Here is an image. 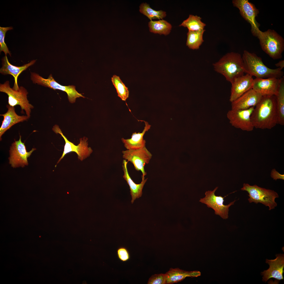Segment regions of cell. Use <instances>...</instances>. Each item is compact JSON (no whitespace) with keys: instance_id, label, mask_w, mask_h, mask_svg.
Masks as SVG:
<instances>
[{"instance_id":"obj_1","label":"cell","mask_w":284,"mask_h":284,"mask_svg":"<svg viewBox=\"0 0 284 284\" xmlns=\"http://www.w3.org/2000/svg\"><path fill=\"white\" fill-rule=\"evenodd\" d=\"M254 128L271 129L278 122V115L275 95L262 96L254 107L251 116Z\"/></svg>"},{"instance_id":"obj_2","label":"cell","mask_w":284,"mask_h":284,"mask_svg":"<svg viewBox=\"0 0 284 284\" xmlns=\"http://www.w3.org/2000/svg\"><path fill=\"white\" fill-rule=\"evenodd\" d=\"M244 73L257 78H281L283 72L279 68H269L263 63L262 58L256 54L247 50L244 51L242 56Z\"/></svg>"},{"instance_id":"obj_3","label":"cell","mask_w":284,"mask_h":284,"mask_svg":"<svg viewBox=\"0 0 284 284\" xmlns=\"http://www.w3.org/2000/svg\"><path fill=\"white\" fill-rule=\"evenodd\" d=\"M213 65L215 70L223 75L231 83L235 78L244 74L242 56L238 53H228Z\"/></svg>"},{"instance_id":"obj_4","label":"cell","mask_w":284,"mask_h":284,"mask_svg":"<svg viewBox=\"0 0 284 284\" xmlns=\"http://www.w3.org/2000/svg\"><path fill=\"white\" fill-rule=\"evenodd\" d=\"M253 35L258 39L262 50L273 59H281L284 50V40L275 31L268 29L264 32L260 29Z\"/></svg>"},{"instance_id":"obj_5","label":"cell","mask_w":284,"mask_h":284,"mask_svg":"<svg viewBox=\"0 0 284 284\" xmlns=\"http://www.w3.org/2000/svg\"><path fill=\"white\" fill-rule=\"evenodd\" d=\"M241 190L247 191L248 194V200L250 203H261L268 206L269 210L274 209L277 204L275 201L279 197L278 194L273 190L259 187L256 185L251 186L248 184H244Z\"/></svg>"},{"instance_id":"obj_6","label":"cell","mask_w":284,"mask_h":284,"mask_svg":"<svg viewBox=\"0 0 284 284\" xmlns=\"http://www.w3.org/2000/svg\"><path fill=\"white\" fill-rule=\"evenodd\" d=\"M0 92L5 93L8 95L9 105L13 107L19 105L22 111L24 110L26 115L30 117L31 109L34 106L28 100V92L24 87L21 86L18 90H15L11 87L9 82L7 81L3 84H0Z\"/></svg>"},{"instance_id":"obj_7","label":"cell","mask_w":284,"mask_h":284,"mask_svg":"<svg viewBox=\"0 0 284 284\" xmlns=\"http://www.w3.org/2000/svg\"><path fill=\"white\" fill-rule=\"evenodd\" d=\"M31 79L34 84H37L54 90L58 89L65 92L68 95L69 101L71 103L75 102L76 98L85 97L82 94L78 93L73 85L64 86L58 83L50 74L47 79H45L36 73L31 72Z\"/></svg>"},{"instance_id":"obj_8","label":"cell","mask_w":284,"mask_h":284,"mask_svg":"<svg viewBox=\"0 0 284 284\" xmlns=\"http://www.w3.org/2000/svg\"><path fill=\"white\" fill-rule=\"evenodd\" d=\"M53 130L56 134H59L63 137L65 142L63 154L57 164L63 158L65 155L72 152H75L77 155L78 158L81 161L85 159L90 155L93 150L88 146V139L84 137L80 139L79 143L77 145L68 140L63 135L58 125H55L52 128Z\"/></svg>"},{"instance_id":"obj_9","label":"cell","mask_w":284,"mask_h":284,"mask_svg":"<svg viewBox=\"0 0 284 284\" xmlns=\"http://www.w3.org/2000/svg\"><path fill=\"white\" fill-rule=\"evenodd\" d=\"M218 187H216L213 191L209 190L205 193V197L201 198L199 201L202 203L206 204L207 207L213 209L215 211V214L219 215L224 219H226L229 217V208L231 205L234 204L236 201L235 200L227 205H225L223 203L225 197L228 195L222 197L221 196H216L215 192L217 189Z\"/></svg>"},{"instance_id":"obj_10","label":"cell","mask_w":284,"mask_h":284,"mask_svg":"<svg viewBox=\"0 0 284 284\" xmlns=\"http://www.w3.org/2000/svg\"><path fill=\"white\" fill-rule=\"evenodd\" d=\"M122 153L123 158L131 163L136 170L141 171V176L146 175L144 167L149 163L152 155L145 146L137 150L123 151Z\"/></svg>"},{"instance_id":"obj_11","label":"cell","mask_w":284,"mask_h":284,"mask_svg":"<svg viewBox=\"0 0 284 284\" xmlns=\"http://www.w3.org/2000/svg\"><path fill=\"white\" fill-rule=\"evenodd\" d=\"M254 107L244 110H229L227 117L229 123L234 127L242 130L251 131L254 128L251 119V116Z\"/></svg>"},{"instance_id":"obj_12","label":"cell","mask_w":284,"mask_h":284,"mask_svg":"<svg viewBox=\"0 0 284 284\" xmlns=\"http://www.w3.org/2000/svg\"><path fill=\"white\" fill-rule=\"evenodd\" d=\"M36 149L35 148H33L29 152H27L24 143L22 142L21 136L20 135L19 140L15 141L10 148V156L9 158V164L13 168L20 166L23 167L27 165V158Z\"/></svg>"},{"instance_id":"obj_13","label":"cell","mask_w":284,"mask_h":284,"mask_svg":"<svg viewBox=\"0 0 284 284\" xmlns=\"http://www.w3.org/2000/svg\"><path fill=\"white\" fill-rule=\"evenodd\" d=\"M232 3L234 6L239 9L242 17L251 25V31L252 34L259 29L260 24L256 19L259 11L254 4L248 0H234Z\"/></svg>"},{"instance_id":"obj_14","label":"cell","mask_w":284,"mask_h":284,"mask_svg":"<svg viewBox=\"0 0 284 284\" xmlns=\"http://www.w3.org/2000/svg\"><path fill=\"white\" fill-rule=\"evenodd\" d=\"M283 77L280 78H256L253 79L252 89L262 96H275Z\"/></svg>"},{"instance_id":"obj_15","label":"cell","mask_w":284,"mask_h":284,"mask_svg":"<svg viewBox=\"0 0 284 284\" xmlns=\"http://www.w3.org/2000/svg\"><path fill=\"white\" fill-rule=\"evenodd\" d=\"M274 260L266 259V262L269 265V268L261 272L263 276L262 281L266 282L269 279L273 278L280 281L283 280V276L284 267L283 254H277Z\"/></svg>"},{"instance_id":"obj_16","label":"cell","mask_w":284,"mask_h":284,"mask_svg":"<svg viewBox=\"0 0 284 284\" xmlns=\"http://www.w3.org/2000/svg\"><path fill=\"white\" fill-rule=\"evenodd\" d=\"M253 79L248 74L235 78L232 84L230 101L231 103L252 89Z\"/></svg>"},{"instance_id":"obj_17","label":"cell","mask_w":284,"mask_h":284,"mask_svg":"<svg viewBox=\"0 0 284 284\" xmlns=\"http://www.w3.org/2000/svg\"><path fill=\"white\" fill-rule=\"evenodd\" d=\"M262 96L251 89L231 102V109L244 110L255 107Z\"/></svg>"},{"instance_id":"obj_18","label":"cell","mask_w":284,"mask_h":284,"mask_svg":"<svg viewBox=\"0 0 284 284\" xmlns=\"http://www.w3.org/2000/svg\"><path fill=\"white\" fill-rule=\"evenodd\" d=\"M2 60V66L0 69V73L3 75L10 74L13 77L14 84L13 88L16 90L19 89L17 83V79L19 75L30 66L33 65L36 61V60H32L22 66L17 67L12 65L9 63L7 55L4 57Z\"/></svg>"},{"instance_id":"obj_19","label":"cell","mask_w":284,"mask_h":284,"mask_svg":"<svg viewBox=\"0 0 284 284\" xmlns=\"http://www.w3.org/2000/svg\"><path fill=\"white\" fill-rule=\"evenodd\" d=\"M8 108L7 112L0 115L3 117V119L0 128V139L1 140V137L5 132L10 129L13 125L16 124L26 121L29 118L27 115H19L15 111L14 107L7 105Z\"/></svg>"},{"instance_id":"obj_20","label":"cell","mask_w":284,"mask_h":284,"mask_svg":"<svg viewBox=\"0 0 284 284\" xmlns=\"http://www.w3.org/2000/svg\"><path fill=\"white\" fill-rule=\"evenodd\" d=\"M128 161L123 160L122 164L123 170L124 172L123 177L129 185L130 190V194L132 197L131 202L133 204L136 199L141 197L142 194V190L148 178L145 179V176H141L142 180L139 184H136L130 176L127 168Z\"/></svg>"},{"instance_id":"obj_21","label":"cell","mask_w":284,"mask_h":284,"mask_svg":"<svg viewBox=\"0 0 284 284\" xmlns=\"http://www.w3.org/2000/svg\"><path fill=\"white\" fill-rule=\"evenodd\" d=\"M141 121H144L145 124L144 129L141 133L135 132L133 133L131 138L130 139H121L125 147L127 150H137L145 146L146 142L143 139V136L146 132L150 128L151 125L147 122L144 120Z\"/></svg>"},{"instance_id":"obj_22","label":"cell","mask_w":284,"mask_h":284,"mask_svg":"<svg viewBox=\"0 0 284 284\" xmlns=\"http://www.w3.org/2000/svg\"><path fill=\"white\" fill-rule=\"evenodd\" d=\"M167 284H171L181 281L187 277H197L201 275L199 271H187L178 268H170L166 273Z\"/></svg>"},{"instance_id":"obj_23","label":"cell","mask_w":284,"mask_h":284,"mask_svg":"<svg viewBox=\"0 0 284 284\" xmlns=\"http://www.w3.org/2000/svg\"><path fill=\"white\" fill-rule=\"evenodd\" d=\"M278 115L277 124L284 125V80L283 77L277 94L275 96Z\"/></svg>"},{"instance_id":"obj_24","label":"cell","mask_w":284,"mask_h":284,"mask_svg":"<svg viewBox=\"0 0 284 284\" xmlns=\"http://www.w3.org/2000/svg\"><path fill=\"white\" fill-rule=\"evenodd\" d=\"M148 26L150 32L165 35L170 33L172 27L170 23L163 19L158 21H150L148 23Z\"/></svg>"},{"instance_id":"obj_25","label":"cell","mask_w":284,"mask_h":284,"mask_svg":"<svg viewBox=\"0 0 284 284\" xmlns=\"http://www.w3.org/2000/svg\"><path fill=\"white\" fill-rule=\"evenodd\" d=\"M205 29L197 31H189L187 33L186 45L190 49H197L204 40L203 38Z\"/></svg>"},{"instance_id":"obj_26","label":"cell","mask_w":284,"mask_h":284,"mask_svg":"<svg viewBox=\"0 0 284 284\" xmlns=\"http://www.w3.org/2000/svg\"><path fill=\"white\" fill-rule=\"evenodd\" d=\"M201 18L197 16L190 14L188 18L179 25L187 28L189 31H197L204 29L206 24L202 22Z\"/></svg>"},{"instance_id":"obj_27","label":"cell","mask_w":284,"mask_h":284,"mask_svg":"<svg viewBox=\"0 0 284 284\" xmlns=\"http://www.w3.org/2000/svg\"><path fill=\"white\" fill-rule=\"evenodd\" d=\"M140 12L146 16L150 21L153 19H162L166 16V12L163 11H156L152 8L147 3H143L139 6Z\"/></svg>"},{"instance_id":"obj_28","label":"cell","mask_w":284,"mask_h":284,"mask_svg":"<svg viewBox=\"0 0 284 284\" xmlns=\"http://www.w3.org/2000/svg\"><path fill=\"white\" fill-rule=\"evenodd\" d=\"M111 80L116 90L118 96L122 100L126 101L129 96L128 88L118 76L115 75H113L111 78Z\"/></svg>"},{"instance_id":"obj_29","label":"cell","mask_w":284,"mask_h":284,"mask_svg":"<svg viewBox=\"0 0 284 284\" xmlns=\"http://www.w3.org/2000/svg\"><path fill=\"white\" fill-rule=\"evenodd\" d=\"M13 29L12 27H0V52L3 51L5 55L9 54L11 56V53L4 42V38L6 32L9 30Z\"/></svg>"},{"instance_id":"obj_30","label":"cell","mask_w":284,"mask_h":284,"mask_svg":"<svg viewBox=\"0 0 284 284\" xmlns=\"http://www.w3.org/2000/svg\"><path fill=\"white\" fill-rule=\"evenodd\" d=\"M148 284H167V276L166 273L155 274L149 278Z\"/></svg>"},{"instance_id":"obj_31","label":"cell","mask_w":284,"mask_h":284,"mask_svg":"<svg viewBox=\"0 0 284 284\" xmlns=\"http://www.w3.org/2000/svg\"><path fill=\"white\" fill-rule=\"evenodd\" d=\"M117 255L118 259L122 262L128 261L130 258V255L128 249L125 247L121 246L117 249Z\"/></svg>"},{"instance_id":"obj_32","label":"cell","mask_w":284,"mask_h":284,"mask_svg":"<svg viewBox=\"0 0 284 284\" xmlns=\"http://www.w3.org/2000/svg\"><path fill=\"white\" fill-rule=\"evenodd\" d=\"M275 65L277 68H279L282 70L284 67V60H280Z\"/></svg>"}]
</instances>
